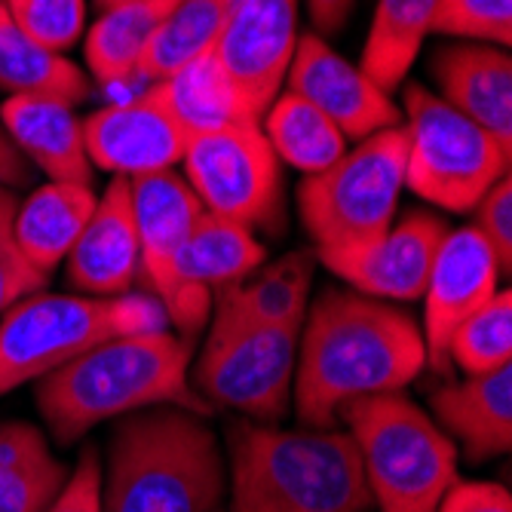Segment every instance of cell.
<instances>
[{"mask_svg": "<svg viewBox=\"0 0 512 512\" xmlns=\"http://www.w3.org/2000/svg\"><path fill=\"white\" fill-rule=\"evenodd\" d=\"M424 368V332L408 310L332 286L301 322L292 402L304 427L332 430L347 402L405 390Z\"/></svg>", "mask_w": 512, "mask_h": 512, "instance_id": "obj_1", "label": "cell"}, {"mask_svg": "<svg viewBox=\"0 0 512 512\" xmlns=\"http://www.w3.org/2000/svg\"><path fill=\"white\" fill-rule=\"evenodd\" d=\"M194 347L166 332L123 335L89 347L37 381V408L59 445L126 414L175 405L209 417L212 405L191 387Z\"/></svg>", "mask_w": 512, "mask_h": 512, "instance_id": "obj_2", "label": "cell"}, {"mask_svg": "<svg viewBox=\"0 0 512 512\" xmlns=\"http://www.w3.org/2000/svg\"><path fill=\"white\" fill-rule=\"evenodd\" d=\"M234 512H368L371 491L347 430H283L255 421L227 433Z\"/></svg>", "mask_w": 512, "mask_h": 512, "instance_id": "obj_3", "label": "cell"}, {"mask_svg": "<svg viewBox=\"0 0 512 512\" xmlns=\"http://www.w3.org/2000/svg\"><path fill=\"white\" fill-rule=\"evenodd\" d=\"M224 485V454L206 417L160 405L117 421L102 512H215Z\"/></svg>", "mask_w": 512, "mask_h": 512, "instance_id": "obj_4", "label": "cell"}, {"mask_svg": "<svg viewBox=\"0 0 512 512\" xmlns=\"http://www.w3.org/2000/svg\"><path fill=\"white\" fill-rule=\"evenodd\" d=\"M338 424L359 451L371 503L381 512H436L460 479L457 445L402 390L347 402Z\"/></svg>", "mask_w": 512, "mask_h": 512, "instance_id": "obj_5", "label": "cell"}, {"mask_svg": "<svg viewBox=\"0 0 512 512\" xmlns=\"http://www.w3.org/2000/svg\"><path fill=\"white\" fill-rule=\"evenodd\" d=\"M166 329L169 316L148 292L114 298L34 292L0 322V396L53 375L102 341Z\"/></svg>", "mask_w": 512, "mask_h": 512, "instance_id": "obj_6", "label": "cell"}, {"mask_svg": "<svg viewBox=\"0 0 512 512\" xmlns=\"http://www.w3.org/2000/svg\"><path fill=\"white\" fill-rule=\"evenodd\" d=\"M405 163L408 135L399 123L362 138L329 169L304 175L298 212L316 252L350 249L381 237L399 212Z\"/></svg>", "mask_w": 512, "mask_h": 512, "instance_id": "obj_7", "label": "cell"}, {"mask_svg": "<svg viewBox=\"0 0 512 512\" xmlns=\"http://www.w3.org/2000/svg\"><path fill=\"white\" fill-rule=\"evenodd\" d=\"M402 117L408 135L405 188L445 212H473L491 184L509 175L512 151L476 126L433 89L402 83Z\"/></svg>", "mask_w": 512, "mask_h": 512, "instance_id": "obj_8", "label": "cell"}, {"mask_svg": "<svg viewBox=\"0 0 512 512\" xmlns=\"http://www.w3.org/2000/svg\"><path fill=\"white\" fill-rule=\"evenodd\" d=\"M301 322H249L212 310L206 344L191 368V387L209 402L279 421L289 414Z\"/></svg>", "mask_w": 512, "mask_h": 512, "instance_id": "obj_9", "label": "cell"}, {"mask_svg": "<svg viewBox=\"0 0 512 512\" xmlns=\"http://www.w3.org/2000/svg\"><path fill=\"white\" fill-rule=\"evenodd\" d=\"M181 166L206 212L252 230L283 227V163L267 145L261 123L194 132Z\"/></svg>", "mask_w": 512, "mask_h": 512, "instance_id": "obj_10", "label": "cell"}, {"mask_svg": "<svg viewBox=\"0 0 512 512\" xmlns=\"http://www.w3.org/2000/svg\"><path fill=\"white\" fill-rule=\"evenodd\" d=\"M129 191L138 230V283L163 304L178 335L191 341L206 325V316L188 304L178 286V255L206 209L175 169L135 175Z\"/></svg>", "mask_w": 512, "mask_h": 512, "instance_id": "obj_11", "label": "cell"}, {"mask_svg": "<svg viewBox=\"0 0 512 512\" xmlns=\"http://www.w3.org/2000/svg\"><path fill=\"white\" fill-rule=\"evenodd\" d=\"M83 142L92 169L135 178L181 166L191 132L154 80L138 96L92 111L83 120Z\"/></svg>", "mask_w": 512, "mask_h": 512, "instance_id": "obj_12", "label": "cell"}, {"mask_svg": "<svg viewBox=\"0 0 512 512\" xmlns=\"http://www.w3.org/2000/svg\"><path fill=\"white\" fill-rule=\"evenodd\" d=\"M445 218L427 209H414L393 221L381 237L350 249L316 252L347 289L378 301H421L436 252L448 234Z\"/></svg>", "mask_w": 512, "mask_h": 512, "instance_id": "obj_13", "label": "cell"}, {"mask_svg": "<svg viewBox=\"0 0 512 512\" xmlns=\"http://www.w3.org/2000/svg\"><path fill=\"white\" fill-rule=\"evenodd\" d=\"M329 117L347 142H362L381 129L399 126L402 111L387 89H381L356 62H347L335 46L307 31L298 37L286 86Z\"/></svg>", "mask_w": 512, "mask_h": 512, "instance_id": "obj_14", "label": "cell"}, {"mask_svg": "<svg viewBox=\"0 0 512 512\" xmlns=\"http://www.w3.org/2000/svg\"><path fill=\"white\" fill-rule=\"evenodd\" d=\"M500 267L488 243L476 234V227H457L448 230L427 289L424 301V344H427V365L439 378H451V359L448 344L460 322H467L479 307H485L500 292Z\"/></svg>", "mask_w": 512, "mask_h": 512, "instance_id": "obj_15", "label": "cell"}, {"mask_svg": "<svg viewBox=\"0 0 512 512\" xmlns=\"http://www.w3.org/2000/svg\"><path fill=\"white\" fill-rule=\"evenodd\" d=\"M298 37V0H234L230 7L215 53L258 117L283 92Z\"/></svg>", "mask_w": 512, "mask_h": 512, "instance_id": "obj_16", "label": "cell"}, {"mask_svg": "<svg viewBox=\"0 0 512 512\" xmlns=\"http://www.w3.org/2000/svg\"><path fill=\"white\" fill-rule=\"evenodd\" d=\"M65 273L80 295L114 298L132 292L138 283V230L129 178L114 175L108 181L65 258Z\"/></svg>", "mask_w": 512, "mask_h": 512, "instance_id": "obj_17", "label": "cell"}, {"mask_svg": "<svg viewBox=\"0 0 512 512\" xmlns=\"http://www.w3.org/2000/svg\"><path fill=\"white\" fill-rule=\"evenodd\" d=\"M436 96L512 151V59L491 43H451L433 53Z\"/></svg>", "mask_w": 512, "mask_h": 512, "instance_id": "obj_18", "label": "cell"}, {"mask_svg": "<svg viewBox=\"0 0 512 512\" xmlns=\"http://www.w3.org/2000/svg\"><path fill=\"white\" fill-rule=\"evenodd\" d=\"M436 424L473 463L509 454L512 448V365L463 381H442L430 390Z\"/></svg>", "mask_w": 512, "mask_h": 512, "instance_id": "obj_19", "label": "cell"}, {"mask_svg": "<svg viewBox=\"0 0 512 512\" xmlns=\"http://www.w3.org/2000/svg\"><path fill=\"white\" fill-rule=\"evenodd\" d=\"M0 126L16 151L46 181L92 184V163L83 142V120L74 105L46 96H10L0 105Z\"/></svg>", "mask_w": 512, "mask_h": 512, "instance_id": "obj_20", "label": "cell"}, {"mask_svg": "<svg viewBox=\"0 0 512 512\" xmlns=\"http://www.w3.org/2000/svg\"><path fill=\"white\" fill-rule=\"evenodd\" d=\"M267 261V249L252 227L203 212L178 255V286L200 316H212V295L240 283Z\"/></svg>", "mask_w": 512, "mask_h": 512, "instance_id": "obj_21", "label": "cell"}, {"mask_svg": "<svg viewBox=\"0 0 512 512\" xmlns=\"http://www.w3.org/2000/svg\"><path fill=\"white\" fill-rule=\"evenodd\" d=\"M96 200L99 194L92 191V184L46 181L34 188L13 215V237L28 264L43 276L65 264L92 209H96Z\"/></svg>", "mask_w": 512, "mask_h": 512, "instance_id": "obj_22", "label": "cell"}, {"mask_svg": "<svg viewBox=\"0 0 512 512\" xmlns=\"http://www.w3.org/2000/svg\"><path fill=\"white\" fill-rule=\"evenodd\" d=\"M316 276V255L289 252L264 261L240 283L212 295V310L249 322H304L310 307V286Z\"/></svg>", "mask_w": 512, "mask_h": 512, "instance_id": "obj_23", "label": "cell"}, {"mask_svg": "<svg viewBox=\"0 0 512 512\" xmlns=\"http://www.w3.org/2000/svg\"><path fill=\"white\" fill-rule=\"evenodd\" d=\"M178 0H145L102 10L92 28L83 34V59L96 86L132 83L163 19Z\"/></svg>", "mask_w": 512, "mask_h": 512, "instance_id": "obj_24", "label": "cell"}, {"mask_svg": "<svg viewBox=\"0 0 512 512\" xmlns=\"http://www.w3.org/2000/svg\"><path fill=\"white\" fill-rule=\"evenodd\" d=\"M0 92L7 96H46L68 105L89 99L92 80L62 53L25 37L0 0Z\"/></svg>", "mask_w": 512, "mask_h": 512, "instance_id": "obj_25", "label": "cell"}, {"mask_svg": "<svg viewBox=\"0 0 512 512\" xmlns=\"http://www.w3.org/2000/svg\"><path fill=\"white\" fill-rule=\"evenodd\" d=\"M157 83L163 86L166 102L191 135L230 123H261L234 77L224 71L215 46Z\"/></svg>", "mask_w": 512, "mask_h": 512, "instance_id": "obj_26", "label": "cell"}, {"mask_svg": "<svg viewBox=\"0 0 512 512\" xmlns=\"http://www.w3.org/2000/svg\"><path fill=\"white\" fill-rule=\"evenodd\" d=\"M65 479L68 467L34 424H0V512H43Z\"/></svg>", "mask_w": 512, "mask_h": 512, "instance_id": "obj_27", "label": "cell"}, {"mask_svg": "<svg viewBox=\"0 0 512 512\" xmlns=\"http://www.w3.org/2000/svg\"><path fill=\"white\" fill-rule=\"evenodd\" d=\"M436 10L439 0H378L359 68L390 96L405 83L424 40L433 34Z\"/></svg>", "mask_w": 512, "mask_h": 512, "instance_id": "obj_28", "label": "cell"}, {"mask_svg": "<svg viewBox=\"0 0 512 512\" xmlns=\"http://www.w3.org/2000/svg\"><path fill=\"white\" fill-rule=\"evenodd\" d=\"M261 132L276 160L301 169L304 175L329 169L335 160L344 157L350 145L329 117L292 89L279 92L270 108L261 114Z\"/></svg>", "mask_w": 512, "mask_h": 512, "instance_id": "obj_29", "label": "cell"}, {"mask_svg": "<svg viewBox=\"0 0 512 512\" xmlns=\"http://www.w3.org/2000/svg\"><path fill=\"white\" fill-rule=\"evenodd\" d=\"M234 0H178L148 43L135 80H163L184 62L212 50Z\"/></svg>", "mask_w": 512, "mask_h": 512, "instance_id": "obj_30", "label": "cell"}, {"mask_svg": "<svg viewBox=\"0 0 512 512\" xmlns=\"http://www.w3.org/2000/svg\"><path fill=\"white\" fill-rule=\"evenodd\" d=\"M451 368L463 375H488L512 365V292L500 289L485 307L457 325L448 344Z\"/></svg>", "mask_w": 512, "mask_h": 512, "instance_id": "obj_31", "label": "cell"}, {"mask_svg": "<svg viewBox=\"0 0 512 512\" xmlns=\"http://www.w3.org/2000/svg\"><path fill=\"white\" fill-rule=\"evenodd\" d=\"M16 28L53 53H65L86 34V0H4Z\"/></svg>", "mask_w": 512, "mask_h": 512, "instance_id": "obj_32", "label": "cell"}, {"mask_svg": "<svg viewBox=\"0 0 512 512\" xmlns=\"http://www.w3.org/2000/svg\"><path fill=\"white\" fill-rule=\"evenodd\" d=\"M436 37L467 43H491L509 50L512 43V0H439L433 19Z\"/></svg>", "mask_w": 512, "mask_h": 512, "instance_id": "obj_33", "label": "cell"}, {"mask_svg": "<svg viewBox=\"0 0 512 512\" xmlns=\"http://www.w3.org/2000/svg\"><path fill=\"white\" fill-rule=\"evenodd\" d=\"M16 194L10 188H0V322L4 316L34 292H43L46 279L28 258L19 252L13 237V215H16Z\"/></svg>", "mask_w": 512, "mask_h": 512, "instance_id": "obj_34", "label": "cell"}, {"mask_svg": "<svg viewBox=\"0 0 512 512\" xmlns=\"http://www.w3.org/2000/svg\"><path fill=\"white\" fill-rule=\"evenodd\" d=\"M473 227L497 258L503 279L512 273V181L503 175L473 206Z\"/></svg>", "mask_w": 512, "mask_h": 512, "instance_id": "obj_35", "label": "cell"}, {"mask_svg": "<svg viewBox=\"0 0 512 512\" xmlns=\"http://www.w3.org/2000/svg\"><path fill=\"white\" fill-rule=\"evenodd\" d=\"M43 512H102V460L96 448H86L68 473L62 491Z\"/></svg>", "mask_w": 512, "mask_h": 512, "instance_id": "obj_36", "label": "cell"}, {"mask_svg": "<svg viewBox=\"0 0 512 512\" xmlns=\"http://www.w3.org/2000/svg\"><path fill=\"white\" fill-rule=\"evenodd\" d=\"M436 512H512L506 485L497 482H454Z\"/></svg>", "mask_w": 512, "mask_h": 512, "instance_id": "obj_37", "label": "cell"}, {"mask_svg": "<svg viewBox=\"0 0 512 512\" xmlns=\"http://www.w3.org/2000/svg\"><path fill=\"white\" fill-rule=\"evenodd\" d=\"M353 7H356V0H307V13L319 37L338 34L347 25Z\"/></svg>", "mask_w": 512, "mask_h": 512, "instance_id": "obj_38", "label": "cell"}, {"mask_svg": "<svg viewBox=\"0 0 512 512\" xmlns=\"http://www.w3.org/2000/svg\"><path fill=\"white\" fill-rule=\"evenodd\" d=\"M34 169L31 163L16 151V145L10 142V135L0 126V188H22V184H31Z\"/></svg>", "mask_w": 512, "mask_h": 512, "instance_id": "obj_39", "label": "cell"}, {"mask_svg": "<svg viewBox=\"0 0 512 512\" xmlns=\"http://www.w3.org/2000/svg\"><path fill=\"white\" fill-rule=\"evenodd\" d=\"M123 4H145V0H96V10H111V7H123Z\"/></svg>", "mask_w": 512, "mask_h": 512, "instance_id": "obj_40", "label": "cell"}]
</instances>
